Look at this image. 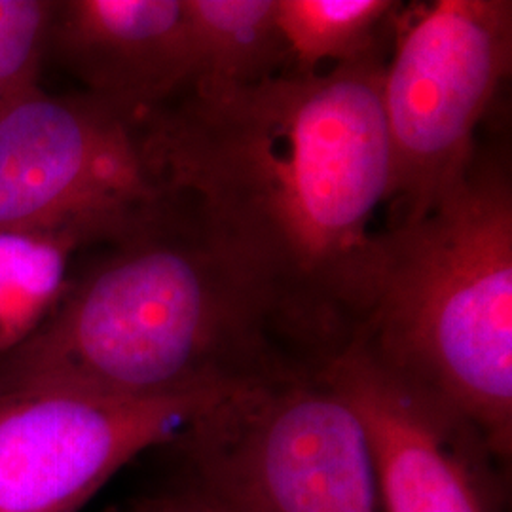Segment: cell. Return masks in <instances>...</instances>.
<instances>
[{
  "label": "cell",
  "mask_w": 512,
  "mask_h": 512,
  "mask_svg": "<svg viewBox=\"0 0 512 512\" xmlns=\"http://www.w3.org/2000/svg\"><path fill=\"white\" fill-rule=\"evenodd\" d=\"M387 55L184 90L137 124L150 181L249 270L315 370L355 342L372 302L384 230L374 220L391 184Z\"/></svg>",
  "instance_id": "cell-1"
},
{
  "label": "cell",
  "mask_w": 512,
  "mask_h": 512,
  "mask_svg": "<svg viewBox=\"0 0 512 512\" xmlns=\"http://www.w3.org/2000/svg\"><path fill=\"white\" fill-rule=\"evenodd\" d=\"M101 245L37 329L0 351V393L167 399L313 370L255 277L164 190Z\"/></svg>",
  "instance_id": "cell-2"
},
{
  "label": "cell",
  "mask_w": 512,
  "mask_h": 512,
  "mask_svg": "<svg viewBox=\"0 0 512 512\" xmlns=\"http://www.w3.org/2000/svg\"><path fill=\"white\" fill-rule=\"evenodd\" d=\"M454 408L509 465L512 452V184L475 154L427 215L385 226L374 293L355 342Z\"/></svg>",
  "instance_id": "cell-3"
},
{
  "label": "cell",
  "mask_w": 512,
  "mask_h": 512,
  "mask_svg": "<svg viewBox=\"0 0 512 512\" xmlns=\"http://www.w3.org/2000/svg\"><path fill=\"white\" fill-rule=\"evenodd\" d=\"M162 448L222 512H384L365 427L323 370L228 389Z\"/></svg>",
  "instance_id": "cell-4"
},
{
  "label": "cell",
  "mask_w": 512,
  "mask_h": 512,
  "mask_svg": "<svg viewBox=\"0 0 512 512\" xmlns=\"http://www.w3.org/2000/svg\"><path fill=\"white\" fill-rule=\"evenodd\" d=\"M382 105L387 226L416 222L463 179L475 131L511 73L512 2L439 0L393 18Z\"/></svg>",
  "instance_id": "cell-5"
},
{
  "label": "cell",
  "mask_w": 512,
  "mask_h": 512,
  "mask_svg": "<svg viewBox=\"0 0 512 512\" xmlns=\"http://www.w3.org/2000/svg\"><path fill=\"white\" fill-rule=\"evenodd\" d=\"M160 194L137 128L86 93L37 88L0 112V232L116 238Z\"/></svg>",
  "instance_id": "cell-6"
},
{
  "label": "cell",
  "mask_w": 512,
  "mask_h": 512,
  "mask_svg": "<svg viewBox=\"0 0 512 512\" xmlns=\"http://www.w3.org/2000/svg\"><path fill=\"white\" fill-rule=\"evenodd\" d=\"M226 391L167 399L0 393V512L80 511L131 459L177 439Z\"/></svg>",
  "instance_id": "cell-7"
},
{
  "label": "cell",
  "mask_w": 512,
  "mask_h": 512,
  "mask_svg": "<svg viewBox=\"0 0 512 512\" xmlns=\"http://www.w3.org/2000/svg\"><path fill=\"white\" fill-rule=\"evenodd\" d=\"M323 376L365 427L384 512H505V465L471 421L359 346Z\"/></svg>",
  "instance_id": "cell-8"
},
{
  "label": "cell",
  "mask_w": 512,
  "mask_h": 512,
  "mask_svg": "<svg viewBox=\"0 0 512 512\" xmlns=\"http://www.w3.org/2000/svg\"><path fill=\"white\" fill-rule=\"evenodd\" d=\"M48 57L137 126L192 82L184 0H57Z\"/></svg>",
  "instance_id": "cell-9"
},
{
  "label": "cell",
  "mask_w": 512,
  "mask_h": 512,
  "mask_svg": "<svg viewBox=\"0 0 512 512\" xmlns=\"http://www.w3.org/2000/svg\"><path fill=\"white\" fill-rule=\"evenodd\" d=\"M184 8L192 52L186 90H234L287 73L277 0H184Z\"/></svg>",
  "instance_id": "cell-10"
},
{
  "label": "cell",
  "mask_w": 512,
  "mask_h": 512,
  "mask_svg": "<svg viewBox=\"0 0 512 512\" xmlns=\"http://www.w3.org/2000/svg\"><path fill=\"white\" fill-rule=\"evenodd\" d=\"M93 247L67 230L0 232V351L27 338L67 291L71 258Z\"/></svg>",
  "instance_id": "cell-11"
},
{
  "label": "cell",
  "mask_w": 512,
  "mask_h": 512,
  "mask_svg": "<svg viewBox=\"0 0 512 512\" xmlns=\"http://www.w3.org/2000/svg\"><path fill=\"white\" fill-rule=\"evenodd\" d=\"M399 4L389 0H277V27L296 73H319L384 46L385 23Z\"/></svg>",
  "instance_id": "cell-12"
},
{
  "label": "cell",
  "mask_w": 512,
  "mask_h": 512,
  "mask_svg": "<svg viewBox=\"0 0 512 512\" xmlns=\"http://www.w3.org/2000/svg\"><path fill=\"white\" fill-rule=\"evenodd\" d=\"M57 0H0V112L40 88Z\"/></svg>",
  "instance_id": "cell-13"
},
{
  "label": "cell",
  "mask_w": 512,
  "mask_h": 512,
  "mask_svg": "<svg viewBox=\"0 0 512 512\" xmlns=\"http://www.w3.org/2000/svg\"><path fill=\"white\" fill-rule=\"evenodd\" d=\"M118 512H222L207 497L190 488L181 480L173 488H167L156 494L143 495L129 501Z\"/></svg>",
  "instance_id": "cell-14"
}]
</instances>
